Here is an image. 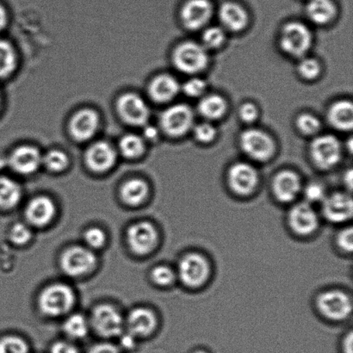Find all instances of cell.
<instances>
[{
  "label": "cell",
  "instance_id": "cell-15",
  "mask_svg": "<svg viewBox=\"0 0 353 353\" xmlns=\"http://www.w3.org/2000/svg\"><path fill=\"white\" fill-rule=\"evenodd\" d=\"M323 214L333 223H342L351 219L353 214V201L349 194L336 192L326 196L323 201Z\"/></svg>",
  "mask_w": 353,
  "mask_h": 353
},
{
  "label": "cell",
  "instance_id": "cell-23",
  "mask_svg": "<svg viewBox=\"0 0 353 353\" xmlns=\"http://www.w3.org/2000/svg\"><path fill=\"white\" fill-rule=\"evenodd\" d=\"M219 19L223 29L239 32L244 30L248 23V12L243 7L234 2H226L219 9Z\"/></svg>",
  "mask_w": 353,
  "mask_h": 353
},
{
  "label": "cell",
  "instance_id": "cell-11",
  "mask_svg": "<svg viewBox=\"0 0 353 353\" xmlns=\"http://www.w3.org/2000/svg\"><path fill=\"white\" fill-rule=\"evenodd\" d=\"M93 326L105 338H115L123 333V320L115 307L103 304L97 307L92 314Z\"/></svg>",
  "mask_w": 353,
  "mask_h": 353
},
{
  "label": "cell",
  "instance_id": "cell-39",
  "mask_svg": "<svg viewBox=\"0 0 353 353\" xmlns=\"http://www.w3.org/2000/svg\"><path fill=\"white\" fill-rule=\"evenodd\" d=\"M175 279V273L168 266L161 265L152 272V279L158 285H170Z\"/></svg>",
  "mask_w": 353,
  "mask_h": 353
},
{
  "label": "cell",
  "instance_id": "cell-37",
  "mask_svg": "<svg viewBox=\"0 0 353 353\" xmlns=\"http://www.w3.org/2000/svg\"><path fill=\"white\" fill-rule=\"evenodd\" d=\"M321 72L320 62L314 58H304L299 65V72L301 77L307 81H313L318 78Z\"/></svg>",
  "mask_w": 353,
  "mask_h": 353
},
{
  "label": "cell",
  "instance_id": "cell-44",
  "mask_svg": "<svg viewBox=\"0 0 353 353\" xmlns=\"http://www.w3.org/2000/svg\"><path fill=\"white\" fill-rule=\"evenodd\" d=\"M259 115L258 107L254 103H244L239 110V116L245 123H252L257 119Z\"/></svg>",
  "mask_w": 353,
  "mask_h": 353
},
{
  "label": "cell",
  "instance_id": "cell-50",
  "mask_svg": "<svg viewBox=\"0 0 353 353\" xmlns=\"http://www.w3.org/2000/svg\"><path fill=\"white\" fill-rule=\"evenodd\" d=\"M352 334L350 333L345 337L343 344L344 353H352Z\"/></svg>",
  "mask_w": 353,
  "mask_h": 353
},
{
  "label": "cell",
  "instance_id": "cell-25",
  "mask_svg": "<svg viewBox=\"0 0 353 353\" xmlns=\"http://www.w3.org/2000/svg\"><path fill=\"white\" fill-rule=\"evenodd\" d=\"M331 125L341 131H350L353 126L352 103L341 100L330 107L327 113Z\"/></svg>",
  "mask_w": 353,
  "mask_h": 353
},
{
  "label": "cell",
  "instance_id": "cell-9",
  "mask_svg": "<svg viewBox=\"0 0 353 353\" xmlns=\"http://www.w3.org/2000/svg\"><path fill=\"white\" fill-rule=\"evenodd\" d=\"M96 264L94 254L90 249L82 247L68 248L61 259L62 271L74 278L88 274Z\"/></svg>",
  "mask_w": 353,
  "mask_h": 353
},
{
  "label": "cell",
  "instance_id": "cell-20",
  "mask_svg": "<svg viewBox=\"0 0 353 353\" xmlns=\"http://www.w3.org/2000/svg\"><path fill=\"white\" fill-rule=\"evenodd\" d=\"M273 192L276 199L282 203H290L302 192V182L299 176L292 171H283L273 180Z\"/></svg>",
  "mask_w": 353,
  "mask_h": 353
},
{
  "label": "cell",
  "instance_id": "cell-51",
  "mask_svg": "<svg viewBox=\"0 0 353 353\" xmlns=\"http://www.w3.org/2000/svg\"><path fill=\"white\" fill-rule=\"evenodd\" d=\"M7 21H8V17H7L6 10L0 5V31L6 26Z\"/></svg>",
  "mask_w": 353,
  "mask_h": 353
},
{
  "label": "cell",
  "instance_id": "cell-2",
  "mask_svg": "<svg viewBox=\"0 0 353 353\" xmlns=\"http://www.w3.org/2000/svg\"><path fill=\"white\" fill-rule=\"evenodd\" d=\"M312 41V33L303 23H286L280 32V48L290 57H303L310 50Z\"/></svg>",
  "mask_w": 353,
  "mask_h": 353
},
{
  "label": "cell",
  "instance_id": "cell-34",
  "mask_svg": "<svg viewBox=\"0 0 353 353\" xmlns=\"http://www.w3.org/2000/svg\"><path fill=\"white\" fill-rule=\"evenodd\" d=\"M225 40H226V33L223 28L210 27L204 30L202 45L206 50H216L224 43Z\"/></svg>",
  "mask_w": 353,
  "mask_h": 353
},
{
  "label": "cell",
  "instance_id": "cell-42",
  "mask_svg": "<svg viewBox=\"0 0 353 353\" xmlns=\"http://www.w3.org/2000/svg\"><path fill=\"white\" fill-rule=\"evenodd\" d=\"M84 239L90 248H99L105 243L106 235L101 228H91L85 231Z\"/></svg>",
  "mask_w": 353,
  "mask_h": 353
},
{
  "label": "cell",
  "instance_id": "cell-52",
  "mask_svg": "<svg viewBox=\"0 0 353 353\" xmlns=\"http://www.w3.org/2000/svg\"><path fill=\"white\" fill-rule=\"evenodd\" d=\"M345 182L347 183V186L349 189H352V171L349 170L345 174Z\"/></svg>",
  "mask_w": 353,
  "mask_h": 353
},
{
  "label": "cell",
  "instance_id": "cell-16",
  "mask_svg": "<svg viewBox=\"0 0 353 353\" xmlns=\"http://www.w3.org/2000/svg\"><path fill=\"white\" fill-rule=\"evenodd\" d=\"M99 116L95 110L83 109L72 117L69 133L74 140L85 141L95 136L99 127Z\"/></svg>",
  "mask_w": 353,
  "mask_h": 353
},
{
  "label": "cell",
  "instance_id": "cell-26",
  "mask_svg": "<svg viewBox=\"0 0 353 353\" xmlns=\"http://www.w3.org/2000/svg\"><path fill=\"white\" fill-rule=\"evenodd\" d=\"M306 12L314 23L326 26L334 19L337 10L332 0H309Z\"/></svg>",
  "mask_w": 353,
  "mask_h": 353
},
{
  "label": "cell",
  "instance_id": "cell-7",
  "mask_svg": "<svg viewBox=\"0 0 353 353\" xmlns=\"http://www.w3.org/2000/svg\"><path fill=\"white\" fill-rule=\"evenodd\" d=\"M210 266L206 259L199 254H190L181 259L178 266V276L190 288H197L207 281Z\"/></svg>",
  "mask_w": 353,
  "mask_h": 353
},
{
  "label": "cell",
  "instance_id": "cell-22",
  "mask_svg": "<svg viewBox=\"0 0 353 353\" xmlns=\"http://www.w3.org/2000/svg\"><path fill=\"white\" fill-rule=\"evenodd\" d=\"M157 320L154 313L143 307L131 311L127 319L128 330L136 338L151 334L157 327Z\"/></svg>",
  "mask_w": 353,
  "mask_h": 353
},
{
  "label": "cell",
  "instance_id": "cell-3",
  "mask_svg": "<svg viewBox=\"0 0 353 353\" xmlns=\"http://www.w3.org/2000/svg\"><path fill=\"white\" fill-rule=\"evenodd\" d=\"M75 296L72 290L63 283L48 286L41 292L39 304L43 313L50 316H60L68 313L74 305Z\"/></svg>",
  "mask_w": 353,
  "mask_h": 353
},
{
  "label": "cell",
  "instance_id": "cell-33",
  "mask_svg": "<svg viewBox=\"0 0 353 353\" xmlns=\"http://www.w3.org/2000/svg\"><path fill=\"white\" fill-rule=\"evenodd\" d=\"M67 154L61 150H51L43 157V165L51 172H60L68 167Z\"/></svg>",
  "mask_w": 353,
  "mask_h": 353
},
{
  "label": "cell",
  "instance_id": "cell-21",
  "mask_svg": "<svg viewBox=\"0 0 353 353\" xmlns=\"http://www.w3.org/2000/svg\"><path fill=\"white\" fill-rule=\"evenodd\" d=\"M55 214V205L48 196L34 197L28 204L26 216L30 224L37 227L46 226L53 219Z\"/></svg>",
  "mask_w": 353,
  "mask_h": 353
},
{
  "label": "cell",
  "instance_id": "cell-24",
  "mask_svg": "<svg viewBox=\"0 0 353 353\" xmlns=\"http://www.w3.org/2000/svg\"><path fill=\"white\" fill-rule=\"evenodd\" d=\"M180 91L179 81L172 75L161 74L151 81L148 92L155 102L168 103Z\"/></svg>",
  "mask_w": 353,
  "mask_h": 353
},
{
  "label": "cell",
  "instance_id": "cell-30",
  "mask_svg": "<svg viewBox=\"0 0 353 353\" xmlns=\"http://www.w3.org/2000/svg\"><path fill=\"white\" fill-rule=\"evenodd\" d=\"M17 67V54L12 45L0 40V78L12 75Z\"/></svg>",
  "mask_w": 353,
  "mask_h": 353
},
{
  "label": "cell",
  "instance_id": "cell-18",
  "mask_svg": "<svg viewBox=\"0 0 353 353\" xmlns=\"http://www.w3.org/2000/svg\"><path fill=\"white\" fill-rule=\"evenodd\" d=\"M9 163L17 174H32L43 165V155L37 148L26 145L17 148L12 152L10 155Z\"/></svg>",
  "mask_w": 353,
  "mask_h": 353
},
{
  "label": "cell",
  "instance_id": "cell-12",
  "mask_svg": "<svg viewBox=\"0 0 353 353\" xmlns=\"http://www.w3.org/2000/svg\"><path fill=\"white\" fill-rule=\"evenodd\" d=\"M228 185L238 195L247 196L257 187L259 175L252 165L239 162L232 165L228 174Z\"/></svg>",
  "mask_w": 353,
  "mask_h": 353
},
{
  "label": "cell",
  "instance_id": "cell-43",
  "mask_svg": "<svg viewBox=\"0 0 353 353\" xmlns=\"http://www.w3.org/2000/svg\"><path fill=\"white\" fill-rule=\"evenodd\" d=\"M304 196L307 201V203H323L326 197V192L323 185L317 183H311L304 190Z\"/></svg>",
  "mask_w": 353,
  "mask_h": 353
},
{
  "label": "cell",
  "instance_id": "cell-13",
  "mask_svg": "<svg viewBox=\"0 0 353 353\" xmlns=\"http://www.w3.org/2000/svg\"><path fill=\"white\" fill-rule=\"evenodd\" d=\"M130 247L137 254L144 255L150 252L158 242V233L153 224L148 221L134 223L127 234Z\"/></svg>",
  "mask_w": 353,
  "mask_h": 353
},
{
  "label": "cell",
  "instance_id": "cell-6",
  "mask_svg": "<svg viewBox=\"0 0 353 353\" xmlns=\"http://www.w3.org/2000/svg\"><path fill=\"white\" fill-rule=\"evenodd\" d=\"M240 145L248 157L258 161H268L275 152L272 138L264 131L257 129H249L242 132Z\"/></svg>",
  "mask_w": 353,
  "mask_h": 353
},
{
  "label": "cell",
  "instance_id": "cell-31",
  "mask_svg": "<svg viewBox=\"0 0 353 353\" xmlns=\"http://www.w3.org/2000/svg\"><path fill=\"white\" fill-rule=\"evenodd\" d=\"M63 331L69 339L81 340L88 334V321L81 314H72L65 320Z\"/></svg>",
  "mask_w": 353,
  "mask_h": 353
},
{
  "label": "cell",
  "instance_id": "cell-14",
  "mask_svg": "<svg viewBox=\"0 0 353 353\" xmlns=\"http://www.w3.org/2000/svg\"><path fill=\"white\" fill-rule=\"evenodd\" d=\"M213 10L210 0H188L182 7L180 17L186 29L199 30L209 22Z\"/></svg>",
  "mask_w": 353,
  "mask_h": 353
},
{
  "label": "cell",
  "instance_id": "cell-17",
  "mask_svg": "<svg viewBox=\"0 0 353 353\" xmlns=\"http://www.w3.org/2000/svg\"><path fill=\"white\" fill-rule=\"evenodd\" d=\"M288 220L292 230L299 235L313 234L319 225L317 213L309 203L294 205L290 211Z\"/></svg>",
  "mask_w": 353,
  "mask_h": 353
},
{
  "label": "cell",
  "instance_id": "cell-28",
  "mask_svg": "<svg viewBox=\"0 0 353 353\" xmlns=\"http://www.w3.org/2000/svg\"><path fill=\"white\" fill-rule=\"evenodd\" d=\"M22 189L14 180L0 176V208L12 209L20 202Z\"/></svg>",
  "mask_w": 353,
  "mask_h": 353
},
{
  "label": "cell",
  "instance_id": "cell-53",
  "mask_svg": "<svg viewBox=\"0 0 353 353\" xmlns=\"http://www.w3.org/2000/svg\"><path fill=\"white\" fill-rule=\"evenodd\" d=\"M193 353H207V352H204V351H196L195 352H193Z\"/></svg>",
  "mask_w": 353,
  "mask_h": 353
},
{
  "label": "cell",
  "instance_id": "cell-41",
  "mask_svg": "<svg viewBox=\"0 0 353 353\" xmlns=\"http://www.w3.org/2000/svg\"><path fill=\"white\" fill-rule=\"evenodd\" d=\"M206 90V83L200 78H192L183 85V92L190 98H197L203 94Z\"/></svg>",
  "mask_w": 353,
  "mask_h": 353
},
{
  "label": "cell",
  "instance_id": "cell-4",
  "mask_svg": "<svg viewBox=\"0 0 353 353\" xmlns=\"http://www.w3.org/2000/svg\"><path fill=\"white\" fill-rule=\"evenodd\" d=\"M310 153L316 167L327 170L340 162L342 148L336 137L332 134H323L311 143Z\"/></svg>",
  "mask_w": 353,
  "mask_h": 353
},
{
  "label": "cell",
  "instance_id": "cell-45",
  "mask_svg": "<svg viewBox=\"0 0 353 353\" xmlns=\"http://www.w3.org/2000/svg\"><path fill=\"white\" fill-rule=\"evenodd\" d=\"M337 244L341 250L351 252L353 248L352 228H347L342 230L337 236Z\"/></svg>",
  "mask_w": 353,
  "mask_h": 353
},
{
  "label": "cell",
  "instance_id": "cell-49",
  "mask_svg": "<svg viewBox=\"0 0 353 353\" xmlns=\"http://www.w3.org/2000/svg\"><path fill=\"white\" fill-rule=\"evenodd\" d=\"M145 138L148 141L157 140L159 136V132L154 127H148L145 129Z\"/></svg>",
  "mask_w": 353,
  "mask_h": 353
},
{
  "label": "cell",
  "instance_id": "cell-1",
  "mask_svg": "<svg viewBox=\"0 0 353 353\" xmlns=\"http://www.w3.org/2000/svg\"><path fill=\"white\" fill-rule=\"evenodd\" d=\"M172 62L179 71L187 74H196L209 64V54L202 44L185 41L175 48Z\"/></svg>",
  "mask_w": 353,
  "mask_h": 353
},
{
  "label": "cell",
  "instance_id": "cell-5",
  "mask_svg": "<svg viewBox=\"0 0 353 353\" xmlns=\"http://www.w3.org/2000/svg\"><path fill=\"white\" fill-rule=\"evenodd\" d=\"M160 123L162 130L169 137L185 136L193 127V110L183 103L172 105L161 114Z\"/></svg>",
  "mask_w": 353,
  "mask_h": 353
},
{
  "label": "cell",
  "instance_id": "cell-29",
  "mask_svg": "<svg viewBox=\"0 0 353 353\" xmlns=\"http://www.w3.org/2000/svg\"><path fill=\"white\" fill-rule=\"evenodd\" d=\"M199 112L204 119H219L227 112V103L223 97L219 95L203 97L199 103Z\"/></svg>",
  "mask_w": 353,
  "mask_h": 353
},
{
  "label": "cell",
  "instance_id": "cell-46",
  "mask_svg": "<svg viewBox=\"0 0 353 353\" xmlns=\"http://www.w3.org/2000/svg\"><path fill=\"white\" fill-rule=\"evenodd\" d=\"M50 353H79V351L71 342L57 341L51 345Z\"/></svg>",
  "mask_w": 353,
  "mask_h": 353
},
{
  "label": "cell",
  "instance_id": "cell-27",
  "mask_svg": "<svg viewBox=\"0 0 353 353\" xmlns=\"http://www.w3.org/2000/svg\"><path fill=\"white\" fill-rule=\"evenodd\" d=\"M148 194V186L143 179H130L124 183L121 190L124 202L130 205H139L143 202Z\"/></svg>",
  "mask_w": 353,
  "mask_h": 353
},
{
  "label": "cell",
  "instance_id": "cell-32",
  "mask_svg": "<svg viewBox=\"0 0 353 353\" xmlns=\"http://www.w3.org/2000/svg\"><path fill=\"white\" fill-rule=\"evenodd\" d=\"M119 150L124 157L132 160L139 158L144 154V140L137 134H127L121 139Z\"/></svg>",
  "mask_w": 353,
  "mask_h": 353
},
{
  "label": "cell",
  "instance_id": "cell-10",
  "mask_svg": "<svg viewBox=\"0 0 353 353\" xmlns=\"http://www.w3.org/2000/svg\"><path fill=\"white\" fill-rule=\"evenodd\" d=\"M117 112L124 123L132 126L146 125L150 119V108L140 96L126 93L117 100Z\"/></svg>",
  "mask_w": 353,
  "mask_h": 353
},
{
  "label": "cell",
  "instance_id": "cell-48",
  "mask_svg": "<svg viewBox=\"0 0 353 353\" xmlns=\"http://www.w3.org/2000/svg\"><path fill=\"white\" fill-rule=\"evenodd\" d=\"M121 347L127 349V350H131L136 345V337L133 336L132 334L128 333L124 334L123 336L121 337Z\"/></svg>",
  "mask_w": 353,
  "mask_h": 353
},
{
  "label": "cell",
  "instance_id": "cell-8",
  "mask_svg": "<svg viewBox=\"0 0 353 353\" xmlns=\"http://www.w3.org/2000/svg\"><path fill=\"white\" fill-rule=\"evenodd\" d=\"M320 312L328 319L341 321L350 316L352 310L351 297L338 290H327L317 299Z\"/></svg>",
  "mask_w": 353,
  "mask_h": 353
},
{
  "label": "cell",
  "instance_id": "cell-54",
  "mask_svg": "<svg viewBox=\"0 0 353 353\" xmlns=\"http://www.w3.org/2000/svg\"><path fill=\"white\" fill-rule=\"evenodd\" d=\"M0 101H1V98H0Z\"/></svg>",
  "mask_w": 353,
  "mask_h": 353
},
{
  "label": "cell",
  "instance_id": "cell-35",
  "mask_svg": "<svg viewBox=\"0 0 353 353\" xmlns=\"http://www.w3.org/2000/svg\"><path fill=\"white\" fill-rule=\"evenodd\" d=\"M0 353H30V347L22 338L7 336L0 340Z\"/></svg>",
  "mask_w": 353,
  "mask_h": 353
},
{
  "label": "cell",
  "instance_id": "cell-19",
  "mask_svg": "<svg viewBox=\"0 0 353 353\" xmlns=\"http://www.w3.org/2000/svg\"><path fill=\"white\" fill-rule=\"evenodd\" d=\"M117 153L105 141H98L90 146L85 153V162L92 171L102 174L110 170L115 165Z\"/></svg>",
  "mask_w": 353,
  "mask_h": 353
},
{
  "label": "cell",
  "instance_id": "cell-36",
  "mask_svg": "<svg viewBox=\"0 0 353 353\" xmlns=\"http://www.w3.org/2000/svg\"><path fill=\"white\" fill-rule=\"evenodd\" d=\"M296 127L301 133L306 136L316 134L321 130V121L316 116L304 113L297 117Z\"/></svg>",
  "mask_w": 353,
  "mask_h": 353
},
{
  "label": "cell",
  "instance_id": "cell-47",
  "mask_svg": "<svg viewBox=\"0 0 353 353\" xmlns=\"http://www.w3.org/2000/svg\"><path fill=\"white\" fill-rule=\"evenodd\" d=\"M88 353H122L121 349L116 345L109 343V342H103L93 345Z\"/></svg>",
  "mask_w": 353,
  "mask_h": 353
},
{
  "label": "cell",
  "instance_id": "cell-38",
  "mask_svg": "<svg viewBox=\"0 0 353 353\" xmlns=\"http://www.w3.org/2000/svg\"><path fill=\"white\" fill-rule=\"evenodd\" d=\"M217 134L216 128L209 123L197 124L194 128V136L196 140L201 143H210L214 140Z\"/></svg>",
  "mask_w": 353,
  "mask_h": 353
},
{
  "label": "cell",
  "instance_id": "cell-40",
  "mask_svg": "<svg viewBox=\"0 0 353 353\" xmlns=\"http://www.w3.org/2000/svg\"><path fill=\"white\" fill-rule=\"evenodd\" d=\"M32 236V233L29 227L26 224L17 223L14 225L10 232V240L16 245L26 244Z\"/></svg>",
  "mask_w": 353,
  "mask_h": 353
}]
</instances>
